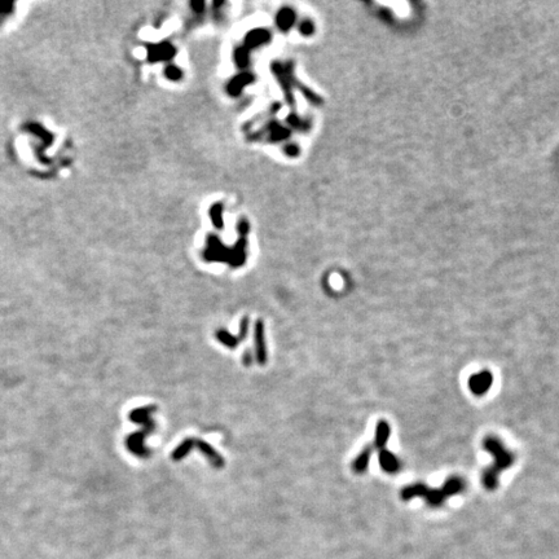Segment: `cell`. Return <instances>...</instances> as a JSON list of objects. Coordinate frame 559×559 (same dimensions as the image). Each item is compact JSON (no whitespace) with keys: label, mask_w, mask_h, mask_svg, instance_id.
<instances>
[{"label":"cell","mask_w":559,"mask_h":559,"mask_svg":"<svg viewBox=\"0 0 559 559\" xmlns=\"http://www.w3.org/2000/svg\"><path fill=\"white\" fill-rule=\"evenodd\" d=\"M390 438V426L386 421H379L377 425V433H375L374 445L380 450L385 449L387 440Z\"/></svg>","instance_id":"obj_7"},{"label":"cell","mask_w":559,"mask_h":559,"mask_svg":"<svg viewBox=\"0 0 559 559\" xmlns=\"http://www.w3.org/2000/svg\"><path fill=\"white\" fill-rule=\"evenodd\" d=\"M194 447L198 448V449L201 450L206 457H207L208 461L211 462V465H213L215 469H222V467L224 466V460L222 459V456H220L217 450L214 449L208 443H206V441L203 440H196Z\"/></svg>","instance_id":"obj_5"},{"label":"cell","mask_w":559,"mask_h":559,"mask_svg":"<svg viewBox=\"0 0 559 559\" xmlns=\"http://www.w3.org/2000/svg\"><path fill=\"white\" fill-rule=\"evenodd\" d=\"M215 337H217V339H219V342L222 343V344L227 346L228 348H236V347L239 344V342L243 340L239 335L234 337V335L229 334V333H228L227 330H224V329H219V330H217Z\"/></svg>","instance_id":"obj_8"},{"label":"cell","mask_w":559,"mask_h":559,"mask_svg":"<svg viewBox=\"0 0 559 559\" xmlns=\"http://www.w3.org/2000/svg\"><path fill=\"white\" fill-rule=\"evenodd\" d=\"M194 444H196V440H194V439H190V438L185 439V440L180 444L179 447L176 448V449L172 452V459L175 460V461H180V460L184 459L185 456H187L190 450L193 449Z\"/></svg>","instance_id":"obj_10"},{"label":"cell","mask_w":559,"mask_h":559,"mask_svg":"<svg viewBox=\"0 0 559 559\" xmlns=\"http://www.w3.org/2000/svg\"><path fill=\"white\" fill-rule=\"evenodd\" d=\"M251 360H253V356H251V351H250V350H246L245 354H243V364H245V366H250L251 365Z\"/></svg>","instance_id":"obj_11"},{"label":"cell","mask_w":559,"mask_h":559,"mask_svg":"<svg viewBox=\"0 0 559 559\" xmlns=\"http://www.w3.org/2000/svg\"><path fill=\"white\" fill-rule=\"evenodd\" d=\"M465 488H466V483L461 476H450L449 479H447V481L443 484V488H440V490H433V488H429L424 484L409 485V487L404 488L401 491V499L408 501V500L415 496H421L431 506H440L444 500H447L448 497L453 496V495H459V493L464 492Z\"/></svg>","instance_id":"obj_2"},{"label":"cell","mask_w":559,"mask_h":559,"mask_svg":"<svg viewBox=\"0 0 559 559\" xmlns=\"http://www.w3.org/2000/svg\"><path fill=\"white\" fill-rule=\"evenodd\" d=\"M379 464L380 467L386 473L394 474L398 473L399 470H400V462H399V460L391 452H389L386 449H382L379 452Z\"/></svg>","instance_id":"obj_6"},{"label":"cell","mask_w":559,"mask_h":559,"mask_svg":"<svg viewBox=\"0 0 559 559\" xmlns=\"http://www.w3.org/2000/svg\"><path fill=\"white\" fill-rule=\"evenodd\" d=\"M254 339H255V356L257 361L260 365H264L267 363V350H265L264 343V324L262 320H258L255 323V330H254Z\"/></svg>","instance_id":"obj_4"},{"label":"cell","mask_w":559,"mask_h":559,"mask_svg":"<svg viewBox=\"0 0 559 559\" xmlns=\"http://www.w3.org/2000/svg\"><path fill=\"white\" fill-rule=\"evenodd\" d=\"M370 455H372V447H366L365 449L358 456V459L355 460L354 465H352L355 473L360 474L365 471L366 467H368V464H369Z\"/></svg>","instance_id":"obj_9"},{"label":"cell","mask_w":559,"mask_h":559,"mask_svg":"<svg viewBox=\"0 0 559 559\" xmlns=\"http://www.w3.org/2000/svg\"><path fill=\"white\" fill-rule=\"evenodd\" d=\"M483 448L492 455L493 462L488 469L484 470L481 475V481L485 490L495 491L499 487L500 474L514 464L515 456L495 435L485 436L483 440Z\"/></svg>","instance_id":"obj_1"},{"label":"cell","mask_w":559,"mask_h":559,"mask_svg":"<svg viewBox=\"0 0 559 559\" xmlns=\"http://www.w3.org/2000/svg\"><path fill=\"white\" fill-rule=\"evenodd\" d=\"M493 382V377L488 370H481V372L475 373L471 375L469 379V389L471 390L474 395L483 396L491 389Z\"/></svg>","instance_id":"obj_3"}]
</instances>
